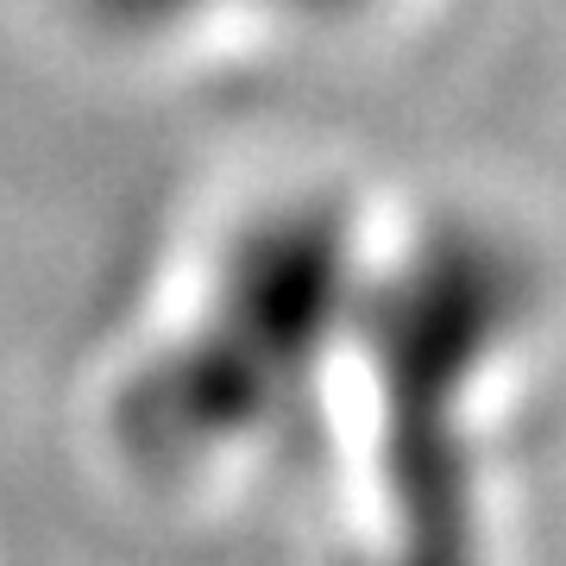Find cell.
I'll return each mask as SVG.
<instances>
[{"instance_id": "cell-1", "label": "cell", "mask_w": 566, "mask_h": 566, "mask_svg": "<svg viewBox=\"0 0 566 566\" xmlns=\"http://www.w3.org/2000/svg\"><path fill=\"white\" fill-rule=\"evenodd\" d=\"M164 13H189V7H240V13H264V20H303V25H346L359 13H378L385 0H151Z\"/></svg>"}]
</instances>
